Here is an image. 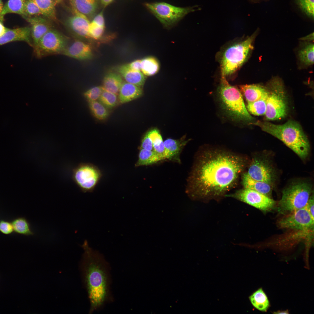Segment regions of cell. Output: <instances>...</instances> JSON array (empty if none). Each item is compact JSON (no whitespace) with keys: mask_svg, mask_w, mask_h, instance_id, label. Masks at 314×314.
<instances>
[{"mask_svg":"<svg viewBox=\"0 0 314 314\" xmlns=\"http://www.w3.org/2000/svg\"><path fill=\"white\" fill-rule=\"evenodd\" d=\"M188 178L186 192L194 200L225 196L245 165L242 157L225 151H206L197 156Z\"/></svg>","mask_w":314,"mask_h":314,"instance_id":"6da1fadb","label":"cell"},{"mask_svg":"<svg viewBox=\"0 0 314 314\" xmlns=\"http://www.w3.org/2000/svg\"><path fill=\"white\" fill-rule=\"evenodd\" d=\"M81 263L83 279L90 302L89 313L101 309L113 300L110 291V268L102 255L90 247L85 240Z\"/></svg>","mask_w":314,"mask_h":314,"instance_id":"7a4b0ae2","label":"cell"},{"mask_svg":"<svg viewBox=\"0 0 314 314\" xmlns=\"http://www.w3.org/2000/svg\"><path fill=\"white\" fill-rule=\"evenodd\" d=\"M252 124L258 126L263 131L277 138L302 159L308 156L310 144L302 127L297 122L288 120L282 124L258 120Z\"/></svg>","mask_w":314,"mask_h":314,"instance_id":"3957f363","label":"cell"},{"mask_svg":"<svg viewBox=\"0 0 314 314\" xmlns=\"http://www.w3.org/2000/svg\"><path fill=\"white\" fill-rule=\"evenodd\" d=\"M218 92L223 108L233 119L251 124L255 121L247 110L240 90L230 85L224 76L221 75Z\"/></svg>","mask_w":314,"mask_h":314,"instance_id":"277c9868","label":"cell"},{"mask_svg":"<svg viewBox=\"0 0 314 314\" xmlns=\"http://www.w3.org/2000/svg\"><path fill=\"white\" fill-rule=\"evenodd\" d=\"M312 186L306 182L293 183L284 189L278 203V211L285 214L305 207L312 193Z\"/></svg>","mask_w":314,"mask_h":314,"instance_id":"5b68a950","label":"cell"},{"mask_svg":"<svg viewBox=\"0 0 314 314\" xmlns=\"http://www.w3.org/2000/svg\"><path fill=\"white\" fill-rule=\"evenodd\" d=\"M267 89L265 118L268 120L281 119L287 114L288 106L286 94L282 82L276 77L266 86Z\"/></svg>","mask_w":314,"mask_h":314,"instance_id":"8992f818","label":"cell"},{"mask_svg":"<svg viewBox=\"0 0 314 314\" xmlns=\"http://www.w3.org/2000/svg\"><path fill=\"white\" fill-rule=\"evenodd\" d=\"M254 33L245 40L228 47L224 52L221 60V75L225 76L233 73L246 60L253 48L256 37Z\"/></svg>","mask_w":314,"mask_h":314,"instance_id":"52a82bcc","label":"cell"},{"mask_svg":"<svg viewBox=\"0 0 314 314\" xmlns=\"http://www.w3.org/2000/svg\"><path fill=\"white\" fill-rule=\"evenodd\" d=\"M144 6L167 28L172 27L188 13L197 10L195 7H177L163 2L146 3Z\"/></svg>","mask_w":314,"mask_h":314,"instance_id":"ba28073f","label":"cell"},{"mask_svg":"<svg viewBox=\"0 0 314 314\" xmlns=\"http://www.w3.org/2000/svg\"><path fill=\"white\" fill-rule=\"evenodd\" d=\"M68 43V37L52 28L44 34L33 48L35 56L38 58H41L61 54Z\"/></svg>","mask_w":314,"mask_h":314,"instance_id":"9c48e42d","label":"cell"},{"mask_svg":"<svg viewBox=\"0 0 314 314\" xmlns=\"http://www.w3.org/2000/svg\"><path fill=\"white\" fill-rule=\"evenodd\" d=\"M102 175L100 170L90 163H83L73 170L72 179L83 192L93 191Z\"/></svg>","mask_w":314,"mask_h":314,"instance_id":"30bf717a","label":"cell"},{"mask_svg":"<svg viewBox=\"0 0 314 314\" xmlns=\"http://www.w3.org/2000/svg\"><path fill=\"white\" fill-rule=\"evenodd\" d=\"M225 196L234 198L264 211L271 209L275 204V201L270 197L254 190L244 188Z\"/></svg>","mask_w":314,"mask_h":314,"instance_id":"8fae6325","label":"cell"},{"mask_svg":"<svg viewBox=\"0 0 314 314\" xmlns=\"http://www.w3.org/2000/svg\"><path fill=\"white\" fill-rule=\"evenodd\" d=\"M278 224L282 228L307 231L313 229L314 218L305 206L289 213Z\"/></svg>","mask_w":314,"mask_h":314,"instance_id":"7c38bea8","label":"cell"},{"mask_svg":"<svg viewBox=\"0 0 314 314\" xmlns=\"http://www.w3.org/2000/svg\"><path fill=\"white\" fill-rule=\"evenodd\" d=\"M247 173L255 180L272 185L275 177L274 170L269 161L261 158L253 159Z\"/></svg>","mask_w":314,"mask_h":314,"instance_id":"4fadbf2b","label":"cell"},{"mask_svg":"<svg viewBox=\"0 0 314 314\" xmlns=\"http://www.w3.org/2000/svg\"><path fill=\"white\" fill-rule=\"evenodd\" d=\"M72 14L66 19L65 24L75 38H89L88 30L90 22L87 17L72 8Z\"/></svg>","mask_w":314,"mask_h":314,"instance_id":"5bb4252c","label":"cell"},{"mask_svg":"<svg viewBox=\"0 0 314 314\" xmlns=\"http://www.w3.org/2000/svg\"><path fill=\"white\" fill-rule=\"evenodd\" d=\"M23 17L31 26L33 48L44 34L52 28V25L49 19L40 15Z\"/></svg>","mask_w":314,"mask_h":314,"instance_id":"9a60e30c","label":"cell"},{"mask_svg":"<svg viewBox=\"0 0 314 314\" xmlns=\"http://www.w3.org/2000/svg\"><path fill=\"white\" fill-rule=\"evenodd\" d=\"M61 54L81 60L90 59L93 56L90 45L75 38L71 44H68Z\"/></svg>","mask_w":314,"mask_h":314,"instance_id":"2e32d148","label":"cell"},{"mask_svg":"<svg viewBox=\"0 0 314 314\" xmlns=\"http://www.w3.org/2000/svg\"><path fill=\"white\" fill-rule=\"evenodd\" d=\"M23 41L33 47L30 26H27L15 29L8 28L0 37V46L15 41Z\"/></svg>","mask_w":314,"mask_h":314,"instance_id":"e0dca14e","label":"cell"},{"mask_svg":"<svg viewBox=\"0 0 314 314\" xmlns=\"http://www.w3.org/2000/svg\"><path fill=\"white\" fill-rule=\"evenodd\" d=\"M183 136L177 140L168 138L164 142L165 149L166 159L177 163H180V156L184 147L189 140H186Z\"/></svg>","mask_w":314,"mask_h":314,"instance_id":"ac0fdd59","label":"cell"},{"mask_svg":"<svg viewBox=\"0 0 314 314\" xmlns=\"http://www.w3.org/2000/svg\"><path fill=\"white\" fill-rule=\"evenodd\" d=\"M239 87L240 91L247 103L258 100L267 94L266 86H264L260 84L243 85Z\"/></svg>","mask_w":314,"mask_h":314,"instance_id":"d6986e66","label":"cell"},{"mask_svg":"<svg viewBox=\"0 0 314 314\" xmlns=\"http://www.w3.org/2000/svg\"><path fill=\"white\" fill-rule=\"evenodd\" d=\"M242 183L244 188L254 190L270 197L273 188L272 184L255 180L247 173L242 176Z\"/></svg>","mask_w":314,"mask_h":314,"instance_id":"ffe728a7","label":"cell"},{"mask_svg":"<svg viewBox=\"0 0 314 314\" xmlns=\"http://www.w3.org/2000/svg\"><path fill=\"white\" fill-rule=\"evenodd\" d=\"M116 70L125 80L126 82L141 87L144 85L146 77L140 71L132 70L126 64L118 66Z\"/></svg>","mask_w":314,"mask_h":314,"instance_id":"44dd1931","label":"cell"},{"mask_svg":"<svg viewBox=\"0 0 314 314\" xmlns=\"http://www.w3.org/2000/svg\"><path fill=\"white\" fill-rule=\"evenodd\" d=\"M142 93L141 87L123 82L119 92V100L122 104L127 103L140 97Z\"/></svg>","mask_w":314,"mask_h":314,"instance_id":"7402d4cb","label":"cell"},{"mask_svg":"<svg viewBox=\"0 0 314 314\" xmlns=\"http://www.w3.org/2000/svg\"><path fill=\"white\" fill-rule=\"evenodd\" d=\"M72 8L87 17L92 16L97 9L98 0H69Z\"/></svg>","mask_w":314,"mask_h":314,"instance_id":"603a6c76","label":"cell"},{"mask_svg":"<svg viewBox=\"0 0 314 314\" xmlns=\"http://www.w3.org/2000/svg\"><path fill=\"white\" fill-rule=\"evenodd\" d=\"M249 299L252 306L261 311L267 312L270 307L268 298L262 288L254 292L249 297Z\"/></svg>","mask_w":314,"mask_h":314,"instance_id":"cb8c5ba5","label":"cell"},{"mask_svg":"<svg viewBox=\"0 0 314 314\" xmlns=\"http://www.w3.org/2000/svg\"><path fill=\"white\" fill-rule=\"evenodd\" d=\"M123 82L120 74L110 72L104 77L102 87L104 90L117 95L118 93Z\"/></svg>","mask_w":314,"mask_h":314,"instance_id":"d4e9b609","label":"cell"},{"mask_svg":"<svg viewBox=\"0 0 314 314\" xmlns=\"http://www.w3.org/2000/svg\"><path fill=\"white\" fill-rule=\"evenodd\" d=\"M147 133L152 142L153 151L159 157L161 161L166 160V153L164 142L159 131L154 129Z\"/></svg>","mask_w":314,"mask_h":314,"instance_id":"484cf974","label":"cell"},{"mask_svg":"<svg viewBox=\"0 0 314 314\" xmlns=\"http://www.w3.org/2000/svg\"><path fill=\"white\" fill-rule=\"evenodd\" d=\"M161 161L160 158L153 151L139 149L138 159L135 166L136 167L151 165Z\"/></svg>","mask_w":314,"mask_h":314,"instance_id":"4316f807","label":"cell"},{"mask_svg":"<svg viewBox=\"0 0 314 314\" xmlns=\"http://www.w3.org/2000/svg\"><path fill=\"white\" fill-rule=\"evenodd\" d=\"M33 0L39 8L42 16L49 20H56V0Z\"/></svg>","mask_w":314,"mask_h":314,"instance_id":"83f0119b","label":"cell"},{"mask_svg":"<svg viewBox=\"0 0 314 314\" xmlns=\"http://www.w3.org/2000/svg\"><path fill=\"white\" fill-rule=\"evenodd\" d=\"M11 222L14 231L16 233L27 236L34 234L30 223L24 217H16L13 219Z\"/></svg>","mask_w":314,"mask_h":314,"instance_id":"f1b7e54d","label":"cell"},{"mask_svg":"<svg viewBox=\"0 0 314 314\" xmlns=\"http://www.w3.org/2000/svg\"><path fill=\"white\" fill-rule=\"evenodd\" d=\"M26 0H9L3 8L2 16L4 17L6 14L14 13L24 15V7Z\"/></svg>","mask_w":314,"mask_h":314,"instance_id":"f546056e","label":"cell"},{"mask_svg":"<svg viewBox=\"0 0 314 314\" xmlns=\"http://www.w3.org/2000/svg\"><path fill=\"white\" fill-rule=\"evenodd\" d=\"M314 47L313 44L307 43L304 44L298 51L299 60L305 65L309 66L313 64Z\"/></svg>","mask_w":314,"mask_h":314,"instance_id":"4dcf8cb0","label":"cell"},{"mask_svg":"<svg viewBox=\"0 0 314 314\" xmlns=\"http://www.w3.org/2000/svg\"><path fill=\"white\" fill-rule=\"evenodd\" d=\"M141 71L145 76L155 75L158 72L159 65L158 60L152 57H148L141 60Z\"/></svg>","mask_w":314,"mask_h":314,"instance_id":"1f68e13d","label":"cell"},{"mask_svg":"<svg viewBox=\"0 0 314 314\" xmlns=\"http://www.w3.org/2000/svg\"><path fill=\"white\" fill-rule=\"evenodd\" d=\"M267 95L256 101L247 103L246 108L248 111L255 115H265L266 111Z\"/></svg>","mask_w":314,"mask_h":314,"instance_id":"d6a6232c","label":"cell"},{"mask_svg":"<svg viewBox=\"0 0 314 314\" xmlns=\"http://www.w3.org/2000/svg\"><path fill=\"white\" fill-rule=\"evenodd\" d=\"M90 109L93 115L100 120L105 119L108 116L109 113L106 108L99 101H89Z\"/></svg>","mask_w":314,"mask_h":314,"instance_id":"836d02e7","label":"cell"},{"mask_svg":"<svg viewBox=\"0 0 314 314\" xmlns=\"http://www.w3.org/2000/svg\"><path fill=\"white\" fill-rule=\"evenodd\" d=\"M98 100L106 108H111L116 106L117 98L116 94L104 89Z\"/></svg>","mask_w":314,"mask_h":314,"instance_id":"e575fe53","label":"cell"},{"mask_svg":"<svg viewBox=\"0 0 314 314\" xmlns=\"http://www.w3.org/2000/svg\"><path fill=\"white\" fill-rule=\"evenodd\" d=\"M297 5L306 15L314 18V0H296Z\"/></svg>","mask_w":314,"mask_h":314,"instance_id":"d590c367","label":"cell"},{"mask_svg":"<svg viewBox=\"0 0 314 314\" xmlns=\"http://www.w3.org/2000/svg\"><path fill=\"white\" fill-rule=\"evenodd\" d=\"M42 15V13L36 3L33 0H26L24 7V15L31 17Z\"/></svg>","mask_w":314,"mask_h":314,"instance_id":"8d00e7d4","label":"cell"},{"mask_svg":"<svg viewBox=\"0 0 314 314\" xmlns=\"http://www.w3.org/2000/svg\"><path fill=\"white\" fill-rule=\"evenodd\" d=\"M105 27L97 25L92 22H90L88 30L89 38L95 40L99 39L104 31Z\"/></svg>","mask_w":314,"mask_h":314,"instance_id":"74e56055","label":"cell"},{"mask_svg":"<svg viewBox=\"0 0 314 314\" xmlns=\"http://www.w3.org/2000/svg\"><path fill=\"white\" fill-rule=\"evenodd\" d=\"M104 89L102 86L95 87L86 92L84 95L88 101H97L99 99Z\"/></svg>","mask_w":314,"mask_h":314,"instance_id":"f35d334b","label":"cell"},{"mask_svg":"<svg viewBox=\"0 0 314 314\" xmlns=\"http://www.w3.org/2000/svg\"><path fill=\"white\" fill-rule=\"evenodd\" d=\"M14 232L11 222L4 220H0V232L5 235H10Z\"/></svg>","mask_w":314,"mask_h":314,"instance_id":"ab89813d","label":"cell"},{"mask_svg":"<svg viewBox=\"0 0 314 314\" xmlns=\"http://www.w3.org/2000/svg\"><path fill=\"white\" fill-rule=\"evenodd\" d=\"M139 149H144L148 150L153 151L152 140L147 132L142 138Z\"/></svg>","mask_w":314,"mask_h":314,"instance_id":"60d3db41","label":"cell"},{"mask_svg":"<svg viewBox=\"0 0 314 314\" xmlns=\"http://www.w3.org/2000/svg\"><path fill=\"white\" fill-rule=\"evenodd\" d=\"M92 22L99 26L105 27V20L103 11H101L97 15Z\"/></svg>","mask_w":314,"mask_h":314,"instance_id":"b9f144b4","label":"cell"},{"mask_svg":"<svg viewBox=\"0 0 314 314\" xmlns=\"http://www.w3.org/2000/svg\"><path fill=\"white\" fill-rule=\"evenodd\" d=\"M314 196L311 195L305 207L307 209L312 217L314 218Z\"/></svg>","mask_w":314,"mask_h":314,"instance_id":"7bdbcfd3","label":"cell"},{"mask_svg":"<svg viewBox=\"0 0 314 314\" xmlns=\"http://www.w3.org/2000/svg\"><path fill=\"white\" fill-rule=\"evenodd\" d=\"M127 66L131 69L137 71H141V60H137L127 64Z\"/></svg>","mask_w":314,"mask_h":314,"instance_id":"ee69618b","label":"cell"},{"mask_svg":"<svg viewBox=\"0 0 314 314\" xmlns=\"http://www.w3.org/2000/svg\"><path fill=\"white\" fill-rule=\"evenodd\" d=\"M7 28L3 25V22L0 21V37L4 33Z\"/></svg>","mask_w":314,"mask_h":314,"instance_id":"f6af8a7d","label":"cell"},{"mask_svg":"<svg viewBox=\"0 0 314 314\" xmlns=\"http://www.w3.org/2000/svg\"><path fill=\"white\" fill-rule=\"evenodd\" d=\"M102 4L106 7L112 3L114 0H100Z\"/></svg>","mask_w":314,"mask_h":314,"instance_id":"bcb514c9","label":"cell"},{"mask_svg":"<svg viewBox=\"0 0 314 314\" xmlns=\"http://www.w3.org/2000/svg\"><path fill=\"white\" fill-rule=\"evenodd\" d=\"M3 8V4L2 0H0V21L3 22L4 20V17L1 15Z\"/></svg>","mask_w":314,"mask_h":314,"instance_id":"7dc6e473","label":"cell"},{"mask_svg":"<svg viewBox=\"0 0 314 314\" xmlns=\"http://www.w3.org/2000/svg\"><path fill=\"white\" fill-rule=\"evenodd\" d=\"M313 33L302 38V40H313Z\"/></svg>","mask_w":314,"mask_h":314,"instance_id":"c3c4849f","label":"cell"},{"mask_svg":"<svg viewBox=\"0 0 314 314\" xmlns=\"http://www.w3.org/2000/svg\"><path fill=\"white\" fill-rule=\"evenodd\" d=\"M274 314H288L289 313V311L288 310L284 311H280L278 310L276 311H274L273 313Z\"/></svg>","mask_w":314,"mask_h":314,"instance_id":"681fc988","label":"cell"},{"mask_svg":"<svg viewBox=\"0 0 314 314\" xmlns=\"http://www.w3.org/2000/svg\"><path fill=\"white\" fill-rule=\"evenodd\" d=\"M62 0H56V4H57L58 3L60 2Z\"/></svg>","mask_w":314,"mask_h":314,"instance_id":"f907efd6","label":"cell"}]
</instances>
